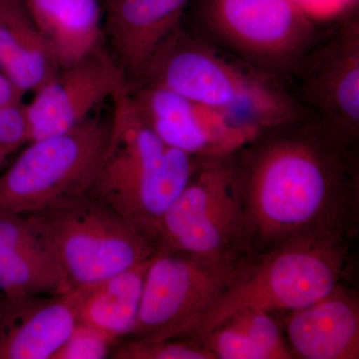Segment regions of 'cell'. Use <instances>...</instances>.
<instances>
[{
    "instance_id": "2e32d148",
    "label": "cell",
    "mask_w": 359,
    "mask_h": 359,
    "mask_svg": "<svg viewBox=\"0 0 359 359\" xmlns=\"http://www.w3.org/2000/svg\"><path fill=\"white\" fill-rule=\"evenodd\" d=\"M283 334L294 358L358 359V297L339 283L318 301L289 313Z\"/></svg>"
},
{
    "instance_id": "9c48e42d",
    "label": "cell",
    "mask_w": 359,
    "mask_h": 359,
    "mask_svg": "<svg viewBox=\"0 0 359 359\" xmlns=\"http://www.w3.org/2000/svg\"><path fill=\"white\" fill-rule=\"evenodd\" d=\"M245 262L215 263L156 250L146 271L138 320L131 337H192Z\"/></svg>"
},
{
    "instance_id": "5b68a950",
    "label": "cell",
    "mask_w": 359,
    "mask_h": 359,
    "mask_svg": "<svg viewBox=\"0 0 359 359\" xmlns=\"http://www.w3.org/2000/svg\"><path fill=\"white\" fill-rule=\"evenodd\" d=\"M346 252L342 241L306 238L266 250L256 261H245L190 339H202L245 309L292 313L308 306L339 285Z\"/></svg>"
},
{
    "instance_id": "277c9868",
    "label": "cell",
    "mask_w": 359,
    "mask_h": 359,
    "mask_svg": "<svg viewBox=\"0 0 359 359\" xmlns=\"http://www.w3.org/2000/svg\"><path fill=\"white\" fill-rule=\"evenodd\" d=\"M192 32L289 86L325 39L294 0H191Z\"/></svg>"
},
{
    "instance_id": "6da1fadb",
    "label": "cell",
    "mask_w": 359,
    "mask_h": 359,
    "mask_svg": "<svg viewBox=\"0 0 359 359\" xmlns=\"http://www.w3.org/2000/svg\"><path fill=\"white\" fill-rule=\"evenodd\" d=\"M351 148L309 116L264 130L233 156L250 250L342 241L355 203Z\"/></svg>"
},
{
    "instance_id": "4316f807",
    "label": "cell",
    "mask_w": 359,
    "mask_h": 359,
    "mask_svg": "<svg viewBox=\"0 0 359 359\" xmlns=\"http://www.w3.org/2000/svg\"><path fill=\"white\" fill-rule=\"evenodd\" d=\"M2 313V297H0V318H1Z\"/></svg>"
},
{
    "instance_id": "4fadbf2b",
    "label": "cell",
    "mask_w": 359,
    "mask_h": 359,
    "mask_svg": "<svg viewBox=\"0 0 359 359\" xmlns=\"http://www.w3.org/2000/svg\"><path fill=\"white\" fill-rule=\"evenodd\" d=\"M88 287L65 294L2 297L0 359H54L78 325Z\"/></svg>"
},
{
    "instance_id": "7a4b0ae2",
    "label": "cell",
    "mask_w": 359,
    "mask_h": 359,
    "mask_svg": "<svg viewBox=\"0 0 359 359\" xmlns=\"http://www.w3.org/2000/svg\"><path fill=\"white\" fill-rule=\"evenodd\" d=\"M231 57L182 25L133 86L169 90L261 131L311 116L287 85Z\"/></svg>"
},
{
    "instance_id": "5bb4252c",
    "label": "cell",
    "mask_w": 359,
    "mask_h": 359,
    "mask_svg": "<svg viewBox=\"0 0 359 359\" xmlns=\"http://www.w3.org/2000/svg\"><path fill=\"white\" fill-rule=\"evenodd\" d=\"M191 0H103L115 60L133 86L168 39L183 25Z\"/></svg>"
},
{
    "instance_id": "44dd1931",
    "label": "cell",
    "mask_w": 359,
    "mask_h": 359,
    "mask_svg": "<svg viewBox=\"0 0 359 359\" xmlns=\"http://www.w3.org/2000/svg\"><path fill=\"white\" fill-rule=\"evenodd\" d=\"M116 359H215L200 340L127 339L115 347Z\"/></svg>"
},
{
    "instance_id": "484cf974",
    "label": "cell",
    "mask_w": 359,
    "mask_h": 359,
    "mask_svg": "<svg viewBox=\"0 0 359 359\" xmlns=\"http://www.w3.org/2000/svg\"><path fill=\"white\" fill-rule=\"evenodd\" d=\"M13 151L7 150V149L0 148V169L4 166V163L6 162L7 158L13 154Z\"/></svg>"
},
{
    "instance_id": "8fae6325",
    "label": "cell",
    "mask_w": 359,
    "mask_h": 359,
    "mask_svg": "<svg viewBox=\"0 0 359 359\" xmlns=\"http://www.w3.org/2000/svg\"><path fill=\"white\" fill-rule=\"evenodd\" d=\"M127 93L137 114L161 140L197 160L233 157L262 132L161 87L137 85Z\"/></svg>"
},
{
    "instance_id": "7c38bea8",
    "label": "cell",
    "mask_w": 359,
    "mask_h": 359,
    "mask_svg": "<svg viewBox=\"0 0 359 359\" xmlns=\"http://www.w3.org/2000/svg\"><path fill=\"white\" fill-rule=\"evenodd\" d=\"M127 87L119 65L102 47L60 68L26 104L29 142L76 128L101 103Z\"/></svg>"
},
{
    "instance_id": "d6986e66",
    "label": "cell",
    "mask_w": 359,
    "mask_h": 359,
    "mask_svg": "<svg viewBox=\"0 0 359 359\" xmlns=\"http://www.w3.org/2000/svg\"><path fill=\"white\" fill-rule=\"evenodd\" d=\"M150 259L89 285L78 311V323L98 330L118 344L130 339L138 320Z\"/></svg>"
},
{
    "instance_id": "3957f363",
    "label": "cell",
    "mask_w": 359,
    "mask_h": 359,
    "mask_svg": "<svg viewBox=\"0 0 359 359\" xmlns=\"http://www.w3.org/2000/svg\"><path fill=\"white\" fill-rule=\"evenodd\" d=\"M113 99L109 141L90 193L155 245L161 219L200 161L161 140L137 114L127 90Z\"/></svg>"
},
{
    "instance_id": "ba28073f",
    "label": "cell",
    "mask_w": 359,
    "mask_h": 359,
    "mask_svg": "<svg viewBox=\"0 0 359 359\" xmlns=\"http://www.w3.org/2000/svg\"><path fill=\"white\" fill-rule=\"evenodd\" d=\"M110 122L97 117L26 144L0 176V212L32 215L89 193L105 154Z\"/></svg>"
},
{
    "instance_id": "8992f818",
    "label": "cell",
    "mask_w": 359,
    "mask_h": 359,
    "mask_svg": "<svg viewBox=\"0 0 359 359\" xmlns=\"http://www.w3.org/2000/svg\"><path fill=\"white\" fill-rule=\"evenodd\" d=\"M73 287H89L148 261L157 248L91 193L25 215Z\"/></svg>"
},
{
    "instance_id": "ac0fdd59",
    "label": "cell",
    "mask_w": 359,
    "mask_h": 359,
    "mask_svg": "<svg viewBox=\"0 0 359 359\" xmlns=\"http://www.w3.org/2000/svg\"><path fill=\"white\" fill-rule=\"evenodd\" d=\"M59 69L22 0H6L0 6V70L25 93H34Z\"/></svg>"
},
{
    "instance_id": "30bf717a",
    "label": "cell",
    "mask_w": 359,
    "mask_h": 359,
    "mask_svg": "<svg viewBox=\"0 0 359 359\" xmlns=\"http://www.w3.org/2000/svg\"><path fill=\"white\" fill-rule=\"evenodd\" d=\"M292 95L328 133L353 147L359 137V16L337 25L289 84Z\"/></svg>"
},
{
    "instance_id": "d4e9b609",
    "label": "cell",
    "mask_w": 359,
    "mask_h": 359,
    "mask_svg": "<svg viewBox=\"0 0 359 359\" xmlns=\"http://www.w3.org/2000/svg\"><path fill=\"white\" fill-rule=\"evenodd\" d=\"M25 92L9 79L8 77L0 70V106L9 105V104L23 102Z\"/></svg>"
},
{
    "instance_id": "ffe728a7",
    "label": "cell",
    "mask_w": 359,
    "mask_h": 359,
    "mask_svg": "<svg viewBox=\"0 0 359 359\" xmlns=\"http://www.w3.org/2000/svg\"><path fill=\"white\" fill-rule=\"evenodd\" d=\"M199 340L215 359L294 358L282 328L266 311H238Z\"/></svg>"
},
{
    "instance_id": "9a60e30c",
    "label": "cell",
    "mask_w": 359,
    "mask_h": 359,
    "mask_svg": "<svg viewBox=\"0 0 359 359\" xmlns=\"http://www.w3.org/2000/svg\"><path fill=\"white\" fill-rule=\"evenodd\" d=\"M73 289L57 257L27 217L0 212L2 297L59 295Z\"/></svg>"
},
{
    "instance_id": "7402d4cb",
    "label": "cell",
    "mask_w": 359,
    "mask_h": 359,
    "mask_svg": "<svg viewBox=\"0 0 359 359\" xmlns=\"http://www.w3.org/2000/svg\"><path fill=\"white\" fill-rule=\"evenodd\" d=\"M118 342L98 330L78 323L54 359H103L112 355Z\"/></svg>"
},
{
    "instance_id": "cb8c5ba5",
    "label": "cell",
    "mask_w": 359,
    "mask_h": 359,
    "mask_svg": "<svg viewBox=\"0 0 359 359\" xmlns=\"http://www.w3.org/2000/svg\"><path fill=\"white\" fill-rule=\"evenodd\" d=\"M29 142L26 104L0 106V148L15 152Z\"/></svg>"
},
{
    "instance_id": "52a82bcc",
    "label": "cell",
    "mask_w": 359,
    "mask_h": 359,
    "mask_svg": "<svg viewBox=\"0 0 359 359\" xmlns=\"http://www.w3.org/2000/svg\"><path fill=\"white\" fill-rule=\"evenodd\" d=\"M231 158L200 161L161 219L157 250L215 263L244 261L250 231Z\"/></svg>"
},
{
    "instance_id": "83f0119b",
    "label": "cell",
    "mask_w": 359,
    "mask_h": 359,
    "mask_svg": "<svg viewBox=\"0 0 359 359\" xmlns=\"http://www.w3.org/2000/svg\"><path fill=\"white\" fill-rule=\"evenodd\" d=\"M4 1H6V0H0V6H1L2 4H4Z\"/></svg>"
},
{
    "instance_id": "603a6c76",
    "label": "cell",
    "mask_w": 359,
    "mask_h": 359,
    "mask_svg": "<svg viewBox=\"0 0 359 359\" xmlns=\"http://www.w3.org/2000/svg\"><path fill=\"white\" fill-rule=\"evenodd\" d=\"M302 13L314 25H339L358 13L359 0H294Z\"/></svg>"
},
{
    "instance_id": "e0dca14e",
    "label": "cell",
    "mask_w": 359,
    "mask_h": 359,
    "mask_svg": "<svg viewBox=\"0 0 359 359\" xmlns=\"http://www.w3.org/2000/svg\"><path fill=\"white\" fill-rule=\"evenodd\" d=\"M59 68L101 48L104 26L99 0H22Z\"/></svg>"
}]
</instances>
